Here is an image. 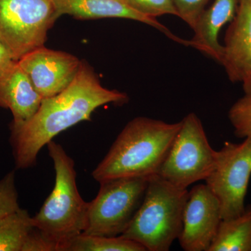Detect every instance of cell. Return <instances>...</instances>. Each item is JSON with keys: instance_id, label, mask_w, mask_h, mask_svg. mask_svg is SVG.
Here are the masks:
<instances>
[{"instance_id": "6da1fadb", "label": "cell", "mask_w": 251, "mask_h": 251, "mask_svg": "<svg viewBox=\"0 0 251 251\" xmlns=\"http://www.w3.org/2000/svg\"><path fill=\"white\" fill-rule=\"evenodd\" d=\"M128 100L125 92L104 87L94 69L82 61L69 87L57 95L43 99L39 110L29 121L11 124L10 143L16 168L35 166L41 149L64 130L90 120L99 107L108 103L122 105Z\"/></svg>"}, {"instance_id": "7a4b0ae2", "label": "cell", "mask_w": 251, "mask_h": 251, "mask_svg": "<svg viewBox=\"0 0 251 251\" xmlns=\"http://www.w3.org/2000/svg\"><path fill=\"white\" fill-rule=\"evenodd\" d=\"M181 125V121L167 123L145 117L130 120L94 170V179L100 182L158 175Z\"/></svg>"}, {"instance_id": "3957f363", "label": "cell", "mask_w": 251, "mask_h": 251, "mask_svg": "<svg viewBox=\"0 0 251 251\" xmlns=\"http://www.w3.org/2000/svg\"><path fill=\"white\" fill-rule=\"evenodd\" d=\"M47 147L54 163L55 182L33 221L52 251H66L69 244L85 230L89 202L82 199L77 190L74 160L59 144L52 140Z\"/></svg>"}, {"instance_id": "277c9868", "label": "cell", "mask_w": 251, "mask_h": 251, "mask_svg": "<svg viewBox=\"0 0 251 251\" xmlns=\"http://www.w3.org/2000/svg\"><path fill=\"white\" fill-rule=\"evenodd\" d=\"M188 194V189L176 187L158 175L150 176L143 202L122 236L148 251H169L182 229Z\"/></svg>"}, {"instance_id": "5b68a950", "label": "cell", "mask_w": 251, "mask_h": 251, "mask_svg": "<svg viewBox=\"0 0 251 251\" xmlns=\"http://www.w3.org/2000/svg\"><path fill=\"white\" fill-rule=\"evenodd\" d=\"M150 177H119L100 181L89 202L83 234L117 237L126 230L143 202Z\"/></svg>"}, {"instance_id": "8992f818", "label": "cell", "mask_w": 251, "mask_h": 251, "mask_svg": "<svg viewBox=\"0 0 251 251\" xmlns=\"http://www.w3.org/2000/svg\"><path fill=\"white\" fill-rule=\"evenodd\" d=\"M181 122L158 175L176 187L187 189L211 174L217 151L211 148L196 114H188Z\"/></svg>"}, {"instance_id": "52a82bcc", "label": "cell", "mask_w": 251, "mask_h": 251, "mask_svg": "<svg viewBox=\"0 0 251 251\" xmlns=\"http://www.w3.org/2000/svg\"><path fill=\"white\" fill-rule=\"evenodd\" d=\"M57 19L52 0H0V41L18 61L45 45Z\"/></svg>"}, {"instance_id": "ba28073f", "label": "cell", "mask_w": 251, "mask_h": 251, "mask_svg": "<svg viewBox=\"0 0 251 251\" xmlns=\"http://www.w3.org/2000/svg\"><path fill=\"white\" fill-rule=\"evenodd\" d=\"M251 176V138L242 143L226 142L216 152L214 170L204 181L219 200L222 220L241 215Z\"/></svg>"}, {"instance_id": "9c48e42d", "label": "cell", "mask_w": 251, "mask_h": 251, "mask_svg": "<svg viewBox=\"0 0 251 251\" xmlns=\"http://www.w3.org/2000/svg\"><path fill=\"white\" fill-rule=\"evenodd\" d=\"M222 221L221 204L206 184L188 191L178 241L185 251H208Z\"/></svg>"}, {"instance_id": "30bf717a", "label": "cell", "mask_w": 251, "mask_h": 251, "mask_svg": "<svg viewBox=\"0 0 251 251\" xmlns=\"http://www.w3.org/2000/svg\"><path fill=\"white\" fill-rule=\"evenodd\" d=\"M43 99L53 97L70 85L82 61L63 51L45 46L33 50L18 61Z\"/></svg>"}, {"instance_id": "8fae6325", "label": "cell", "mask_w": 251, "mask_h": 251, "mask_svg": "<svg viewBox=\"0 0 251 251\" xmlns=\"http://www.w3.org/2000/svg\"><path fill=\"white\" fill-rule=\"evenodd\" d=\"M224 40L221 64L231 82L242 83L251 75V0H240Z\"/></svg>"}, {"instance_id": "7c38bea8", "label": "cell", "mask_w": 251, "mask_h": 251, "mask_svg": "<svg viewBox=\"0 0 251 251\" xmlns=\"http://www.w3.org/2000/svg\"><path fill=\"white\" fill-rule=\"evenodd\" d=\"M57 18L69 15L77 19L125 18L145 23L156 28L172 40L187 46L184 40L170 31L157 19L144 16L130 9L122 0H52Z\"/></svg>"}, {"instance_id": "4fadbf2b", "label": "cell", "mask_w": 251, "mask_h": 251, "mask_svg": "<svg viewBox=\"0 0 251 251\" xmlns=\"http://www.w3.org/2000/svg\"><path fill=\"white\" fill-rule=\"evenodd\" d=\"M239 2L240 0H214L193 29L194 35L188 40L190 47L198 50L221 64L224 49L219 42L220 31L226 24L232 22Z\"/></svg>"}, {"instance_id": "5bb4252c", "label": "cell", "mask_w": 251, "mask_h": 251, "mask_svg": "<svg viewBox=\"0 0 251 251\" xmlns=\"http://www.w3.org/2000/svg\"><path fill=\"white\" fill-rule=\"evenodd\" d=\"M42 99L18 63L0 79V107L11 112L14 125L29 121L39 110Z\"/></svg>"}, {"instance_id": "9a60e30c", "label": "cell", "mask_w": 251, "mask_h": 251, "mask_svg": "<svg viewBox=\"0 0 251 251\" xmlns=\"http://www.w3.org/2000/svg\"><path fill=\"white\" fill-rule=\"evenodd\" d=\"M208 251H251V205L241 215L221 221Z\"/></svg>"}, {"instance_id": "2e32d148", "label": "cell", "mask_w": 251, "mask_h": 251, "mask_svg": "<svg viewBox=\"0 0 251 251\" xmlns=\"http://www.w3.org/2000/svg\"><path fill=\"white\" fill-rule=\"evenodd\" d=\"M34 228L33 217L21 209L0 218V251H22Z\"/></svg>"}, {"instance_id": "e0dca14e", "label": "cell", "mask_w": 251, "mask_h": 251, "mask_svg": "<svg viewBox=\"0 0 251 251\" xmlns=\"http://www.w3.org/2000/svg\"><path fill=\"white\" fill-rule=\"evenodd\" d=\"M66 251H147L139 243L123 236L103 237L81 234L68 246Z\"/></svg>"}, {"instance_id": "ac0fdd59", "label": "cell", "mask_w": 251, "mask_h": 251, "mask_svg": "<svg viewBox=\"0 0 251 251\" xmlns=\"http://www.w3.org/2000/svg\"><path fill=\"white\" fill-rule=\"evenodd\" d=\"M228 118L237 138H251V94H245L232 105Z\"/></svg>"}, {"instance_id": "d6986e66", "label": "cell", "mask_w": 251, "mask_h": 251, "mask_svg": "<svg viewBox=\"0 0 251 251\" xmlns=\"http://www.w3.org/2000/svg\"><path fill=\"white\" fill-rule=\"evenodd\" d=\"M130 9L146 17L156 19L163 15L177 16L173 0H122Z\"/></svg>"}, {"instance_id": "ffe728a7", "label": "cell", "mask_w": 251, "mask_h": 251, "mask_svg": "<svg viewBox=\"0 0 251 251\" xmlns=\"http://www.w3.org/2000/svg\"><path fill=\"white\" fill-rule=\"evenodd\" d=\"M19 209L15 171H11L0 180V218Z\"/></svg>"}, {"instance_id": "44dd1931", "label": "cell", "mask_w": 251, "mask_h": 251, "mask_svg": "<svg viewBox=\"0 0 251 251\" xmlns=\"http://www.w3.org/2000/svg\"><path fill=\"white\" fill-rule=\"evenodd\" d=\"M210 0H173L178 17L191 29H194L198 20Z\"/></svg>"}, {"instance_id": "7402d4cb", "label": "cell", "mask_w": 251, "mask_h": 251, "mask_svg": "<svg viewBox=\"0 0 251 251\" xmlns=\"http://www.w3.org/2000/svg\"><path fill=\"white\" fill-rule=\"evenodd\" d=\"M17 63L8 48L0 41V79L8 75Z\"/></svg>"}, {"instance_id": "603a6c76", "label": "cell", "mask_w": 251, "mask_h": 251, "mask_svg": "<svg viewBox=\"0 0 251 251\" xmlns=\"http://www.w3.org/2000/svg\"><path fill=\"white\" fill-rule=\"evenodd\" d=\"M242 84L245 94H251V75L244 82H242Z\"/></svg>"}]
</instances>
